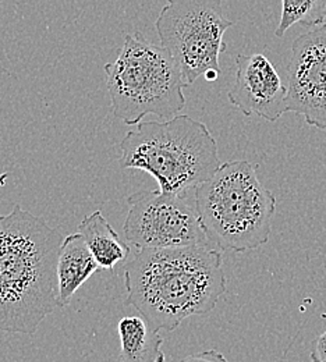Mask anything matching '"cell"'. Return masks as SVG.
Instances as JSON below:
<instances>
[{"label": "cell", "instance_id": "ba28073f", "mask_svg": "<svg viewBox=\"0 0 326 362\" xmlns=\"http://www.w3.org/2000/svg\"><path fill=\"white\" fill-rule=\"evenodd\" d=\"M287 88L289 112L326 133V23L293 42Z\"/></svg>", "mask_w": 326, "mask_h": 362}, {"label": "cell", "instance_id": "8fae6325", "mask_svg": "<svg viewBox=\"0 0 326 362\" xmlns=\"http://www.w3.org/2000/svg\"><path fill=\"white\" fill-rule=\"evenodd\" d=\"M122 362H165L163 337L142 317H122L117 323Z\"/></svg>", "mask_w": 326, "mask_h": 362}, {"label": "cell", "instance_id": "8992f818", "mask_svg": "<svg viewBox=\"0 0 326 362\" xmlns=\"http://www.w3.org/2000/svg\"><path fill=\"white\" fill-rule=\"evenodd\" d=\"M233 25L223 14L222 0H168L155 21L161 46L173 57L188 86L208 71L221 73L223 37Z\"/></svg>", "mask_w": 326, "mask_h": 362}, {"label": "cell", "instance_id": "30bf717a", "mask_svg": "<svg viewBox=\"0 0 326 362\" xmlns=\"http://www.w3.org/2000/svg\"><path fill=\"white\" fill-rule=\"evenodd\" d=\"M100 269L81 233L63 238L57 257V304L64 308L70 304L80 287Z\"/></svg>", "mask_w": 326, "mask_h": 362}, {"label": "cell", "instance_id": "2e32d148", "mask_svg": "<svg viewBox=\"0 0 326 362\" xmlns=\"http://www.w3.org/2000/svg\"><path fill=\"white\" fill-rule=\"evenodd\" d=\"M7 179H8V173H1V175H0V188L6 184Z\"/></svg>", "mask_w": 326, "mask_h": 362}, {"label": "cell", "instance_id": "9a60e30c", "mask_svg": "<svg viewBox=\"0 0 326 362\" xmlns=\"http://www.w3.org/2000/svg\"><path fill=\"white\" fill-rule=\"evenodd\" d=\"M310 358L313 362H326V332L313 341Z\"/></svg>", "mask_w": 326, "mask_h": 362}, {"label": "cell", "instance_id": "5bb4252c", "mask_svg": "<svg viewBox=\"0 0 326 362\" xmlns=\"http://www.w3.org/2000/svg\"><path fill=\"white\" fill-rule=\"evenodd\" d=\"M180 362H229V360L216 350H208L187 356Z\"/></svg>", "mask_w": 326, "mask_h": 362}, {"label": "cell", "instance_id": "4fadbf2b", "mask_svg": "<svg viewBox=\"0 0 326 362\" xmlns=\"http://www.w3.org/2000/svg\"><path fill=\"white\" fill-rule=\"evenodd\" d=\"M325 20L326 0H281V16L275 35L283 37L296 24L318 27Z\"/></svg>", "mask_w": 326, "mask_h": 362}, {"label": "cell", "instance_id": "7a4b0ae2", "mask_svg": "<svg viewBox=\"0 0 326 362\" xmlns=\"http://www.w3.org/2000/svg\"><path fill=\"white\" fill-rule=\"evenodd\" d=\"M59 230L14 205L0 216V332L35 334L57 304Z\"/></svg>", "mask_w": 326, "mask_h": 362}, {"label": "cell", "instance_id": "3957f363", "mask_svg": "<svg viewBox=\"0 0 326 362\" xmlns=\"http://www.w3.org/2000/svg\"><path fill=\"white\" fill-rule=\"evenodd\" d=\"M120 153L123 169L146 172L166 194L194 192L222 165L208 127L187 115L139 123L122 139Z\"/></svg>", "mask_w": 326, "mask_h": 362}, {"label": "cell", "instance_id": "6da1fadb", "mask_svg": "<svg viewBox=\"0 0 326 362\" xmlns=\"http://www.w3.org/2000/svg\"><path fill=\"white\" fill-rule=\"evenodd\" d=\"M124 305L156 330L173 332L206 315L226 291L222 252L211 245L140 248L124 267Z\"/></svg>", "mask_w": 326, "mask_h": 362}, {"label": "cell", "instance_id": "5b68a950", "mask_svg": "<svg viewBox=\"0 0 326 362\" xmlns=\"http://www.w3.org/2000/svg\"><path fill=\"white\" fill-rule=\"evenodd\" d=\"M103 70L112 112L124 124H139L148 115L169 120L186 106L188 84L179 66L141 33L126 34L116 60Z\"/></svg>", "mask_w": 326, "mask_h": 362}, {"label": "cell", "instance_id": "9c48e42d", "mask_svg": "<svg viewBox=\"0 0 326 362\" xmlns=\"http://www.w3.org/2000/svg\"><path fill=\"white\" fill-rule=\"evenodd\" d=\"M235 67V80L228 98L240 112L271 123L289 112V88L265 54H238Z\"/></svg>", "mask_w": 326, "mask_h": 362}, {"label": "cell", "instance_id": "277c9868", "mask_svg": "<svg viewBox=\"0 0 326 362\" xmlns=\"http://www.w3.org/2000/svg\"><path fill=\"white\" fill-rule=\"evenodd\" d=\"M194 197L209 244L222 251L247 252L268 243L276 198L258 179L252 163L221 165L209 180L195 188Z\"/></svg>", "mask_w": 326, "mask_h": 362}, {"label": "cell", "instance_id": "7c38bea8", "mask_svg": "<svg viewBox=\"0 0 326 362\" xmlns=\"http://www.w3.org/2000/svg\"><path fill=\"white\" fill-rule=\"evenodd\" d=\"M78 233L86 238L93 258L103 271H113L116 265L130 255V247L120 240L117 231L102 215V211L87 215L78 226Z\"/></svg>", "mask_w": 326, "mask_h": 362}, {"label": "cell", "instance_id": "52a82bcc", "mask_svg": "<svg viewBox=\"0 0 326 362\" xmlns=\"http://www.w3.org/2000/svg\"><path fill=\"white\" fill-rule=\"evenodd\" d=\"M124 237L137 248H180L211 245L201 226L195 197L140 191L127 198Z\"/></svg>", "mask_w": 326, "mask_h": 362}]
</instances>
